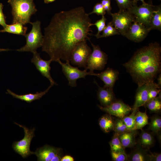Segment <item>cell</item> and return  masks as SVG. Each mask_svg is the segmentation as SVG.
<instances>
[{
	"label": "cell",
	"instance_id": "cell-1",
	"mask_svg": "<svg viewBox=\"0 0 161 161\" xmlns=\"http://www.w3.org/2000/svg\"><path fill=\"white\" fill-rule=\"evenodd\" d=\"M88 13L80 7L55 13L44 28L42 50L52 61L70 60L76 45L89 39L92 25Z\"/></svg>",
	"mask_w": 161,
	"mask_h": 161
},
{
	"label": "cell",
	"instance_id": "cell-2",
	"mask_svg": "<svg viewBox=\"0 0 161 161\" xmlns=\"http://www.w3.org/2000/svg\"><path fill=\"white\" fill-rule=\"evenodd\" d=\"M123 66L138 86L154 82L161 71V47L157 42L137 50Z\"/></svg>",
	"mask_w": 161,
	"mask_h": 161
},
{
	"label": "cell",
	"instance_id": "cell-3",
	"mask_svg": "<svg viewBox=\"0 0 161 161\" xmlns=\"http://www.w3.org/2000/svg\"><path fill=\"white\" fill-rule=\"evenodd\" d=\"M11 6L12 24L20 23L25 25L30 23L32 15L37 11L33 0H8Z\"/></svg>",
	"mask_w": 161,
	"mask_h": 161
},
{
	"label": "cell",
	"instance_id": "cell-4",
	"mask_svg": "<svg viewBox=\"0 0 161 161\" xmlns=\"http://www.w3.org/2000/svg\"><path fill=\"white\" fill-rule=\"evenodd\" d=\"M32 28L30 31L24 36L26 38V44L19 49L16 50L19 52H29L33 53L37 49L42 47L43 42V37L41 31L40 21H37L31 22Z\"/></svg>",
	"mask_w": 161,
	"mask_h": 161
},
{
	"label": "cell",
	"instance_id": "cell-5",
	"mask_svg": "<svg viewBox=\"0 0 161 161\" xmlns=\"http://www.w3.org/2000/svg\"><path fill=\"white\" fill-rule=\"evenodd\" d=\"M14 123L23 128L24 132V137L18 141H15L13 144L12 148L14 150L24 158L28 157L34 152L30 151V146L31 142L35 136L34 131L35 129L33 128L29 129L25 126L21 125L16 123Z\"/></svg>",
	"mask_w": 161,
	"mask_h": 161
},
{
	"label": "cell",
	"instance_id": "cell-6",
	"mask_svg": "<svg viewBox=\"0 0 161 161\" xmlns=\"http://www.w3.org/2000/svg\"><path fill=\"white\" fill-rule=\"evenodd\" d=\"M155 8L152 3H146L139 6L134 4L127 10L133 16L134 21L142 23L148 28L153 12Z\"/></svg>",
	"mask_w": 161,
	"mask_h": 161
},
{
	"label": "cell",
	"instance_id": "cell-7",
	"mask_svg": "<svg viewBox=\"0 0 161 161\" xmlns=\"http://www.w3.org/2000/svg\"><path fill=\"white\" fill-rule=\"evenodd\" d=\"M57 62L61 65L62 72L68 81V85L71 87L77 86L76 81L78 79L85 78L88 75H95V73L93 71L88 72L85 69L82 71L77 67L72 66L69 61H66L65 63L61 62L60 60Z\"/></svg>",
	"mask_w": 161,
	"mask_h": 161
},
{
	"label": "cell",
	"instance_id": "cell-8",
	"mask_svg": "<svg viewBox=\"0 0 161 161\" xmlns=\"http://www.w3.org/2000/svg\"><path fill=\"white\" fill-rule=\"evenodd\" d=\"M92 52L91 48L87 44L86 40L81 41L74 49L69 61L72 65L85 68L86 66L88 58Z\"/></svg>",
	"mask_w": 161,
	"mask_h": 161
},
{
	"label": "cell",
	"instance_id": "cell-9",
	"mask_svg": "<svg viewBox=\"0 0 161 161\" xmlns=\"http://www.w3.org/2000/svg\"><path fill=\"white\" fill-rule=\"evenodd\" d=\"M93 50L89 56L87 65L85 70L93 71L95 70H103L107 64V55L101 50L99 46L95 45L91 42Z\"/></svg>",
	"mask_w": 161,
	"mask_h": 161
},
{
	"label": "cell",
	"instance_id": "cell-10",
	"mask_svg": "<svg viewBox=\"0 0 161 161\" xmlns=\"http://www.w3.org/2000/svg\"><path fill=\"white\" fill-rule=\"evenodd\" d=\"M112 23L120 34L124 36L131 24L134 21L132 15L127 10H120L119 11L111 13Z\"/></svg>",
	"mask_w": 161,
	"mask_h": 161
},
{
	"label": "cell",
	"instance_id": "cell-11",
	"mask_svg": "<svg viewBox=\"0 0 161 161\" xmlns=\"http://www.w3.org/2000/svg\"><path fill=\"white\" fill-rule=\"evenodd\" d=\"M98 106L101 110L110 115L121 118L128 115L132 111V108L119 100H116L106 106L103 107L99 105Z\"/></svg>",
	"mask_w": 161,
	"mask_h": 161
},
{
	"label": "cell",
	"instance_id": "cell-12",
	"mask_svg": "<svg viewBox=\"0 0 161 161\" xmlns=\"http://www.w3.org/2000/svg\"><path fill=\"white\" fill-rule=\"evenodd\" d=\"M60 148L46 145L37 149L34 152L38 161H59L61 159Z\"/></svg>",
	"mask_w": 161,
	"mask_h": 161
},
{
	"label": "cell",
	"instance_id": "cell-13",
	"mask_svg": "<svg viewBox=\"0 0 161 161\" xmlns=\"http://www.w3.org/2000/svg\"><path fill=\"white\" fill-rule=\"evenodd\" d=\"M150 31L149 29L142 24L134 21L124 36L131 41L139 42L146 37Z\"/></svg>",
	"mask_w": 161,
	"mask_h": 161
},
{
	"label": "cell",
	"instance_id": "cell-14",
	"mask_svg": "<svg viewBox=\"0 0 161 161\" xmlns=\"http://www.w3.org/2000/svg\"><path fill=\"white\" fill-rule=\"evenodd\" d=\"M33 55L31 60V61L35 65L36 69L40 72L42 76L46 78L50 81V84L52 86L57 85L51 77L50 74L51 67L50 64L52 60L47 61L42 59L40 57V54L37 51L33 53Z\"/></svg>",
	"mask_w": 161,
	"mask_h": 161
},
{
	"label": "cell",
	"instance_id": "cell-15",
	"mask_svg": "<svg viewBox=\"0 0 161 161\" xmlns=\"http://www.w3.org/2000/svg\"><path fill=\"white\" fill-rule=\"evenodd\" d=\"M154 83V82L146 83L138 86L136 91L135 102L132 111L137 112L139 107L144 105L148 101L149 91Z\"/></svg>",
	"mask_w": 161,
	"mask_h": 161
},
{
	"label": "cell",
	"instance_id": "cell-16",
	"mask_svg": "<svg viewBox=\"0 0 161 161\" xmlns=\"http://www.w3.org/2000/svg\"><path fill=\"white\" fill-rule=\"evenodd\" d=\"M118 71L110 68L99 73H95V76L99 78L104 83V87L113 88L118 78Z\"/></svg>",
	"mask_w": 161,
	"mask_h": 161
},
{
	"label": "cell",
	"instance_id": "cell-17",
	"mask_svg": "<svg viewBox=\"0 0 161 161\" xmlns=\"http://www.w3.org/2000/svg\"><path fill=\"white\" fill-rule=\"evenodd\" d=\"M95 82L97 84L95 81ZM97 85L98 87L97 92L98 98L103 107L110 105L116 100L113 88L102 87Z\"/></svg>",
	"mask_w": 161,
	"mask_h": 161
},
{
	"label": "cell",
	"instance_id": "cell-18",
	"mask_svg": "<svg viewBox=\"0 0 161 161\" xmlns=\"http://www.w3.org/2000/svg\"><path fill=\"white\" fill-rule=\"evenodd\" d=\"M52 86L50 84L45 91L39 92H37L34 94L30 93L23 95H18L9 89L7 90V91L8 94L11 95L14 98L25 101L27 103H31L33 101L39 100L48 92Z\"/></svg>",
	"mask_w": 161,
	"mask_h": 161
},
{
	"label": "cell",
	"instance_id": "cell-19",
	"mask_svg": "<svg viewBox=\"0 0 161 161\" xmlns=\"http://www.w3.org/2000/svg\"><path fill=\"white\" fill-rule=\"evenodd\" d=\"M137 134V130H133L119 135V139L125 148H132L136 145L135 137Z\"/></svg>",
	"mask_w": 161,
	"mask_h": 161
},
{
	"label": "cell",
	"instance_id": "cell-20",
	"mask_svg": "<svg viewBox=\"0 0 161 161\" xmlns=\"http://www.w3.org/2000/svg\"><path fill=\"white\" fill-rule=\"evenodd\" d=\"M137 146L128 155V160L131 161H149L148 154L143 148L138 144Z\"/></svg>",
	"mask_w": 161,
	"mask_h": 161
},
{
	"label": "cell",
	"instance_id": "cell-21",
	"mask_svg": "<svg viewBox=\"0 0 161 161\" xmlns=\"http://www.w3.org/2000/svg\"><path fill=\"white\" fill-rule=\"evenodd\" d=\"M154 143L152 134L142 130L138 140V144L143 148L148 150Z\"/></svg>",
	"mask_w": 161,
	"mask_h": 161
},
{
	"label": "cell",
	"instance_id": "cell-22",
	"mask_svg": "<svg viewBox=\"0 0 161 161\" xmlns=\"http://www.w3.org/2000/svg\"><path fill=\"white\" fill-rule=\"evenodd\" d=\"M27 30V27L20 23L7 24L6 26L0 32H7L18 35H24Z\"/></svg>",
	"mask_w": 161,
	"mask_h": 161
},
{
	"label": "cell",
	"instance_id": "cell-23",
	"mask_svg": "<svg viewBox=\"0 0 161 161\" xmlns=\"http://www.w3.org/2000/svg\"><path fill=\"white\" fill-rule=\"evenodd\" d=\"M110 114H106L103 116L99 119V124L102 130L105 133L114 131L115 121Z\"/></svg>",
	"mask_w": 161,
	"mask_h": 161
},
{
	"label": "cell",
	"instance_id": "cell-24",
	"mask_svg": "<svg viewBox=\"0 0 161 161\" xmlns=\"http://www.w3.org/2000/svg\"><path fill=\"white\" fill-rule=\"evenodd\" d=\"M148 29L150 31L161 29V9L160 7L156 8L154 10L151 19Z\"/></svg>",
	"mask_w": 161,
	"mask_h": 161
},
{
	"label": "cell",
	"instance_id": "cell-25",
	"mask_svg": "<svg viewBox=\"0 0 161 161\" xmlns=\"http://www.w3.org/2000/svg\"><path fill=\"white\" fill-rule=\"evenodd\" d=\"M157 97L147 101L144 105L150 112L158 113L161 110V92Z\"/></svg>",
	"mask_w": 161,
	"mask_h": 161
},
{
	"label": "cell",
	"instance_id": "cell-26",
	"mask_svg": "<svg viewBox=\"0 0 161 161\" xmlns=\"http://www.w3.org/2000/svg\"><path fill=\"white\" fill-rule=\"evenodd\" d=\"M148 119L146 112H141L138 109L135 114V129H142L143 127L148 124Z\"/></svg>",
	"mask_w": 161,
	"mask_h": 161
},
{
	"label": "cell",
	"instance_id": "cell-27",
	"mask_svg": "<svg viewBox=\"0 0 161 161\" xmlns=\"http://www.w3.org/2000/svg\"><path fill=\"white\" fill-rule=\"evenodd\" d=\"M111 151L114 152L126 153L125 148L121 143L119 138V135L114 134L109 142Z\"/></svg>",
	"mask_w": 161,
	"mask_h": 161
},
{
	"label": "cell",
	"instance_id": "cell-28",
	"mask_svg": "<svg viewBox=\"0 0 161 161\" xmlns=\"http://www.w3.org/2000/svg\"><path fill=\"white\" fill-rule=\"evenodd\" d=\"M148 129L151 131L153 133L157 135L160 131L161 129V118L158 115H154L151 118L149 124Z\"/></svg>",
	"mask_w": 161,
	"mask_h": 161
},
{
	"label": "cell",
	"instance_id": "cell-29",
	"mask_svg": "<svg viewBox=\"0 0 161 161\" xmlns=\"http://www.w3.org/2000/svg\"><path fill=\"white\" fill-rule=\"evenodd\" d=\"M114 131V134L119 135L123 133L130 131L128 129L122 119L118 117L115 121Z\"/></svg>",
	"mask_w": 161,
	"mask_h": 161
},
{
	"label": "cell",
	"instance_id": "cell-30",
	"mask_svg": "<svg viewBox=\"0 0 161 161\" xmlns=\"http://www.w3.org/2000/svg\"><path fill=\"white\" fill-rule=\"evenodd\" d=\"M137 112L132 111L131 114L125 116L122 118L130 131L136 130L135 129V114Z\"/></svg>",
	"mask_w": 161,
	"mask_h": 161
},
{
	"label": "cell",
	"instance_id": "cell-31",
	"mask_svg": "<svg viewBox=\"0 0 161 161\" xmlns=\"http://www.w3.org/2000/svg\"><path fill=\"white\" fill-rule=\"evenodd\" d=\"M119 34H120L119 33L114 27L111 21L109 22L107 25L106 26L103 31L102 35H100L99 38Z\"/></svg>",
	"mask_w": 161,
	"mask_h": 161
},
{
	"label": "cell",
	"instance_id": "cell-32",
	"mask_svg": "<svg viewBox=\"0 0 161 161\" xmlns=\"http://www.w3.org/2000/svg\"><path fill=\"white\" fill-rule=\"evenodd\" d=\"M106 18L104 16H102L101 19L97 21L94 24H92V25H95L98 31L97 33L95 35L97 38H99L100 35V33L106 27Z\"/></svg>",
	"mask_w": 161,
	"mask_h": 161
},
{
	"label": "cell",
	"instance_id": "cell-33",
	"mask_svg": "<svg viewBox=\"0 0 161 161\" xmlns=\"http://www.w3.org/2000/svg\"><path fill=\"white\" fill-rule=\"evenodd\" d=\"M160 88L157 84L154 83V85L150 89L148 94V101L156 97L161 92Z\"/></svg>",
	"mask_w": 161,
	"mask_h": 161
},
{
	"label": "cell",
	"instance_id": "cell-34",
	"mask_svg": "<svg viewBox=\"0 0 161 161\" xmlns=\"http://www.w3.org/2000/svg\"><path fill=\"white\" fill-rule=\"evenodd\" d=\"M112 160L114 161H126L128 160V155L126 153L114 152L111 151Z\"/></svg>",
	"mask_w": 161,
	"mask_h": 161
},
{
	"label": "cell",
	"instance_id": "cell-35",
	"mask_svg": "<svg viewBox=\"0 0 161 161\" xmlns=\"http://www.w3.org/2000/svg\"><path fill=\"white\" fill-rule=\"evenodd\" d=\"M120 10H127L134 4L132 1L130 0H115Z\"/></svg>",
	"mask_w": 161,
	"mask_h": 161
},
{
	"label": "cell",
	"instance_id": "cell-36",
	"mask_svg": "<svg viewBox=\"0 0 161 161\" xmlns=\"http://www.w3.org/2000/svg\"><path fill=\"white\" fill-rule=\"evenodd\" d=\"M106 10L101 3H97L94 6L93 11L88 13L89 15L93 13L96 14L98 15L104 16L106 14Z\"/></svg>",
	"mask_w": 161,
	"mask_h": 161
},
{
	"label": "cell",
	"instance_id": "cell-37",
	"mask_svg": "<svg viewBox=\"0 0 161 161\" xmlns=\"http://www.w3.org/2000/svg\"><path fill=\"white\" fill-rule=\"evenodd\" d=\"M4 5L0 3V25L4 28L7 25L6 23V17L3 12Z\"/></svg>",
	"mask_w": 161,
	"mask_h": 161
},
{
	"label": "cell",
	"instance_id": "cell-38",
	"mask_svg": "<svg viewBox=\"0 0 161 161\" xmlns=\"http://www.w3.org/2000/svg\"><path fill=\"white\" fill-rule=\"evenodd\" d=\"M101 4L103 5L104 9L107 13L111 14L112 9L111 6V0H102Z\"/></svg>",
	"mask_w": 161,
	"mask_h": 161
},
{
	"label": "cell",
	"instance_id": "cell-39",
	"mask_svg": "<svg viewBox=\"0 0 161 161\" xmlns=\"http://www.w3.org/2000/svg\"><path fill=\"white\" fill-rule=\"evenodd\" d=\"M150 154H149V157L150 161H161V153H152L150 151Z\"/></svg>",
	"mask_w": 161,
	"mask_h": 161
},
{
	"label": "cell",
	"instance_id": "cell-40",
	"mask_svg": "<svg viewBox=\"0 0 161 161\" xmlns=\"http://www.w3.org/2000/svg\"><path fill=\"white\" fill-rule=\"evenodd\" d=\"M74 160L73 158L69 155H66L62 157L61 160V161H73Z\"/></svg>",
	"mask_w": 161,
	"mask_h": 161
},
{
	"label": "cell",
	"instance_id": "cell-41",
	"mask_svg": "<svg viewBox=\"0 0 161 161\" xmlns=\"http://www.w3.org/2000/svg\"><path fill=\"white\" fill-rule=\"evenodd\" d=\"M157 83L159 87L161 88V74L160 73L159 75L157 78Z\"/></svg>",
	"mask_w": 161,
	"mask_h": 161
},
{
	"label": "cell",
	"instance_id": "cell-42",
	"mask_svg": "<svg viewBox=\"0 0 161 161\" xmlns=\"http://www.w3.org/2000/svg\"><path fill=\"white\" fill-rule=\"evenodd\" d=\"M139 0L141 1L143 4H145L146 3L144 1V0H133L132 1L134 4H137V1Z\"/></svg>",
	"mask_w": 161,
	"mask_h": 161
},
{
	"label": "cell",
	"instance_id": "cell-43",
	"mask_svg": "<svg viewBox=\"0 0 161 161\" xmlns=\"http://www.w3.org/2000/svg\"><path fill=\"white\" fill-rule=\"evenodd\" d=\"M56 0H44V3L46 4H48L49 3L54 2Z\"/></svg>",
	"mask_w": 161,
	"mask_h": 161
},
{
	"label": "cell",
	"instance_id": "cell-44",
	"mask_svg": "<svg viewBox=\"0 0 161 161\" xmlns=\"http://www.w3.org/2000/svg\"><path fill=\"white\" fill-rule=\"evenodd\" d=\"M11 50L8 49H1L0 48V52L2 51H10Z\"/></svg>",
	"mask_w": 161,
	"mask_h": 161
}]
</instances>
